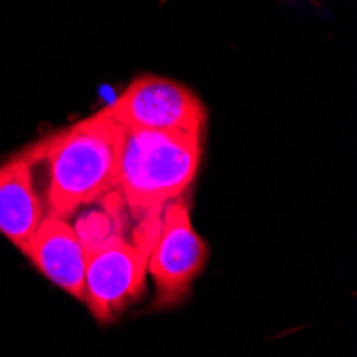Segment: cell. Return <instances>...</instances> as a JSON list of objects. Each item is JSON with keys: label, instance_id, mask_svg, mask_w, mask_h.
Returning <instances> with one entry per match:
<instances>
[{"label": "cell", "instance_id": "6da1fadb", "mask_svg": "<svg viewBox=\"0 0 357 357\" xmlns=\"http://www.w3.org/2000/svg\"><path fill=\"white\" fill-rule=\"evenodd\" d=\"M118 195L135 222L133 244L150 257L160 231L163 208L182 197L199 172L204 135L182 131L124 128Z\"/></svg>", "mask_w": 357, "mask_h": 357}, {"label": "cell", "instance_id": "7a4b0ae2", "mask_svg": "<svg viewBox=\"0 0 357 357\" xmlns=\"http://www.w3.org/2000/svg\"><path fill=\"white\" fill-rule=\"evenodd\" d=\"M122 137V126L103 107L24 150L32 165H47L45 216L69 220L118 188Z\"/></svg>", "mask_w": 357, "mask_h": 357}, {"label": "cell", "instance_id": "3957f363", "mask_svg": "<svg viewBox=\"0 0 357 357\" xmlns=\"http://www.w3.org/2000/svg\"><path fill=\"white\" fill-rule=\"evenodd\" d=\"M107 114L124 128L139 131H182L204 135L208 112L202 99L180 82L142 75L128 84Z\"/></svg>", "mask_w": 357, "mask_h": 357}, {"label": "cell", "instance_id": "277c9868", "mask_svg": "<svg viewBox=\"0 0 357 357\" xmlns=\"http://www.w3.org/2000/svg\"><path fill=\"white\" fill-rule=\"evenodd\" d=\"M208 261V244L190 222L188 199L178 197L163 208L160 231L148 257V274L156 284V308L180 304L192 282L204 272Z\"/></svg>", "mask_w": 357, "mask_h": 357}, {"label": "cell", "instance_id": "5b68a950", "mask_svg": "<svg viewBox=\"0 0 357 357\" xmlns=\"http://www.w3.org/2000/svg\"><path fill=\"white\" fill-rule=\"evenodd\" d=\"M148 255L126 236L86 250L84 302L99 323L114 321L144 291Z\"/></svg>", "mask_w": 357, "mask_h": 357}, {"label": "cell", "instance_id": "8992f818", "mask_svg": "<svg viewBox=\"0 0 357 357\" xmlns=\"http://www.w3.org/2000/svg\"><path fill=\"white\" fill-rule=\"evenodd\" d=\"M22 252L50 282L84 302L86 248L69 220L45 216Z\"/></svg>", "mask_w": 357, "mask_h": 357}, {"label": "cell", "instance_id": "52a82bcc", "mask_svg": "<svg viewBox=\"0 0 357 357\" xmlns=\"http://www.w3.org/2000/svg\"><path fill=\"white\" fill-rule=\"evenodd\" d=\"M32 167L24 152L0 163V234L20 250L45 218L43 199L32 184Z\"/></svg>", "mask_w": 357, "mask_h": 357}]
</instances>
